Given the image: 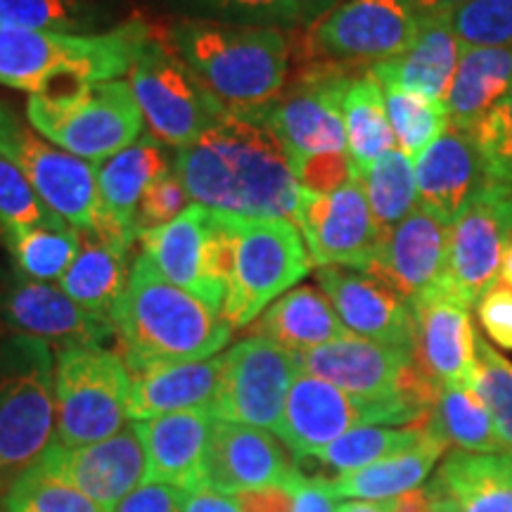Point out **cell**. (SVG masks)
<instances>
[{
  "instance_id": "6da1fadb",
  "label": "cell",
  "mask_w": 512,
  "mask_h": 512,
  "mask_svg": "<svg viewBox=\"0 0 512 512\" xmlns=\"http://www.w3.org/2000/svg\"><path fill=\"white\" fill-rule=\"evenodd\" d=\"M174 169L192 204L238 219H285L297 226L302 185L259 112H223L195 143L176 150Z\"/></svg>"
},
{
  "instance_id": "7a4b0ae2",
  "label": "cell",
  "mask_w": 512,
  "mask_h": 512,
  "mask_svg": "<svg viewBox=\"0 0 512 512\" xmlns=\"http://www.w3.org/2000/svg\"><path fill=\"white\" fill-rule=\"evenodd\" d=\"M110 320L131 375L219 356L233 335L221 311L169 283L145 254L133 261L126 292Z\"/></svg>"
},
{
  "instance_id": "3957f363",
  "label": "cell",
  "mask_w": 512,
  "mask_h": 512,
  "mask_svg": "<svg viewBox=\"0 0 512 512\" xmlns=\"http://www.w3.org/2000/svg\"><path fill=\"white\" fill-rule=\"evenodd\" d=\"M169 46L230 112L266 110L290 81V38L283 29L176 19Z\"/></svg>"
},
{
  "instance_id": "277c9868",
  "label": "cell",
  "mask_w": 512,
  "mask_h": 512,
  "mask_svg": "<svg viewBox=\"0 0 512 512\" xmlns=\"http://www.w3.org/2000/svg\"><path fill=\"white\" fill-rule=\"evenodd\" d=\"M155 36L143 17H128L105 34L0 31V86L29 95L114 81Z\"/></svg>"
},
{
  "instance_id": "5b68a950",
  "label": "cell",
  "mask_w": 512,
  "mask_h": 512,
  "mask_svg": "<svg viewBox=\"0 0 512 512\" xmlns=\"http://www.w3.org/2000/svg\"><path fill=\"white\" fill-rule=\"evenodd\" d=\"M57 441L55 358L41 339H0V489Z\"/></svg>"
},
{
  "instance_id": "8992f818",
  "label": "cell",
  "mask_w": 512,
  "mask_h": 512,
  "mask_svg": "<svg viewBox=\"0 0 512 512\" xmlns=\"http://www.w3.org/2000/svg\"><path fill=\"white\" fill-rule=\"evenodd\" d=\"M27 121L38 136L98 164L143 136V114L128 81H100L29 95Z\"/></svg>"
},
{
  "instance_id": "52a82bcc",
  "label": "cell",
  "mask_w": 512,
  "mask_h": 512,
  "mask_svg": "<svg viewBox=\"0 0 512 512\" xmlns=\"http://www.w3.org/2000/svg\"><path fill=\"white\" fill-rule=\"evenodd\" d=\"M233 230V264L226 280L223 316L247 328L275 299L294 290L311 273L313 261L299 228L285 219H238Z\"/></svg>"
},
{
  "instance_id": "ba28073f",
  "label": "cell",
  "mask_w": 512,
  "mask_h": 512,
  "mask_svg": "<svg viewBox=\"0 0 512 512\" xmlns=\"http://www.w3.org/2000/svg\"><path fill=\"white\" fill-rule=\"evenodd\" d=\"M131 370L105 347L60 349L55 356L57 444L76 448L110 439L128 425Z\"/></svg>"
},
{
  "instance_id": "9c48e42d",
  "label": "cell",
  "mask_w": 512,
  "mask_h": 512,
  "mask_svg": "<svg viewBox=\"0 0 512 512\" xmlns=\"http://www.w3.org/2000/svg\"><path fill=\"white\" fill-rule=\"evenodd\" d=\"M128 86L143 121L164 145L183 150L226 112L166 36H152L128 72Z\"/></svg>"
},
{
  "instance_id": "30bf717a",
  "label": "cell",
  "mask_w": 512,
  "mask_h": 512,
  "mask_svg": "<svg viewBox=\"0 0 512 512\" xmlns=\"http://www.w3.org/2000/svg\"><path fill=\"white\" fill-rule=\"evenodd\" d=\"M422 27L413 0H342L335 10L302 29L306 62L373 64L411 48Z\"/></svg>"
},
{
  "instance_id": "8fae6325",
  "label": "cell",
  "mask_w": 512,
  "mask_h": 512,
  "mask_svg": "<svg viewBox=\"0 0 512 512\" xmlns=\"http://www.w3.org/2000/svg\"><path fill=\"white\" fill-rule=\"evenodd\" d=\"M349 64L306 62L259 117L271 126L292 169L325 152H349L342 102Z\"/></svg>"
},
{
  "instance_id": "7c38bea8",
  "label": "cell",
  "mask_w": 512,
  "mask_h": 512,
  "mask_svg": "<svg viewBox=\"0 0 512 512\" xmlns=\"http://www.w3.org/2000/svg\"><path fill=\"white\" fill-rule=\"evenodd\" d=\"M427 415L430 411L413 403L358 399L316 375L299 373L287 394L283 420L275 434L292 456L311 458L356 427L415 425Z\"/></svg>"
},
{
  "instance_id": "4fadbf2b",
  "label": "cell",
  "mask_w": 512,
  "mask_h": 512,
  "mask_svg": "<svg viewBox=\"0 0 512 512\" xmlns=\"http://www.w3.org/2000/svg\"><path fill=\"white\" fill-rule=\"evenodd\" d=\"M297 356L299 373L316 375L366 401H403L432 411L439 389L415 368L413 351L347 335Z\"/></svg>"
},
{
  "instance_id": "5bb4252c",
  "label": "cell",
  "mask_w": 512,
  "mask_h": 512,
  "mask_svg": "<svg viewBox=\"0 0 512 512\" xmlns=\"http://www.w3.org/2000/svg\"><path fill=\"white\" fill-rule=\"evenodd\" d=\"M0 150L15 159L38 197L62 221H67L81 235H93L98 230V166L69 155L38 136L34 128L22 124L3 102H0Z\"/></svg>"
},
{
  "instance_id": "9a60e30c",
  "label": "cell",
  "mask_w": 512,
  "mask_h": 512,
  "mask_svg": "<svg viewBox=\"0 0 512 512\" xmlns=\"http://www.w3.org/2000/svg\"><path fill=\"white\" fill-rule=\"evenodd\" d=\"M297 375L292 351L249 335L223 354V373L209 411L216 420L275 434Z\"/></svg>"
},
{
  "instance_id": "2e32d148",
  "label": "cell",
  "mask_w": 512,
  "mask_h": 512,
  "mask_svg": "<svg viewBox=\"0 0 512 512\" xmlns=\"http://www.w3.org/2000/svg\"><path fill=\"white\" fill-rule=\"evenodd\" d=\"M512 233V188L482 183L448 228L444 283L467 306H475L501 275Z\"/></svg>"
},
{
  "instance_id": "e0dca14e",
  "label": "cell",
  "mask_w": 512,
  "mask_h": 512,
  "mask_svg": "<svg viewBox=\"0 0 512 512\" xmlns=\"http://www.w3.org/2000/svg\"><path fill=\"white\" fill-rule=\"evenodd\" d=\"M297 228L318 268L339 266L368 273L382 240L358 176L335 192L302 188Z\"/></svg>"
},
{
  "instance_id": "ac0fdd59",
  "label": "cell",
  "mask_w": 512,
  "mask_h": 512,
  "mask_svg": "<svg viewBox=\"0 0 512 512\" xmlns=\"http://www.w3.org/2000/svg\"><path fill=\"white\" fill-rule=\"evenodd\" d=\"M0 323L57 351L102 347L114 337L112 320L81 309L60 285L41 283L17 268L0 275Z\"/></svg>"
},
{
  "instance_id": "d6986e66",
  "label": "cell",
  "mask_w": 512,
  "mask_h": 512,
  "mask_svg": "<svg viewBox=\"0 0 512 512\" xmlns=\"http://www.w3.org/2000/svg\"><path fill=\"white\" fill-rule=\"evenodd\" d=\"M415 318L413 361L439 392L444 387L475 389L477 330L470 306L441 283L411 304Z\"/></svg>"
},
{
  "instance_id": "ffe728a7",
  "label": "cell",
  "mask_w": 512,
  "mask_h": 512,
  "mask_svg": "<svg viewBox=\"0 0 512 512\" xmlns=\"http://www.w3.org/2000/svg\"><path fill=\"white\" fill-rule=\"evenodd\" d=\"M316 278L351 335L413 351V309L387 283L370 273L339 266L318 268Z\"/></svg>"
},
{
  "instance_id": "44dd1931",
  "label": "cell",
  "mask_w": 512,
  "mask_h": 512,
  "mask_svg": "<svg viewBox=\"0 0 512 512\" xmlns=\"http://www.w3.org/2000/svg\"><path fill=\"white\" fill-rule=\"evenodd\" d=\"M43 460L105 512H114L131 491L145 484L147 475L145 448L136 422H128L114 437L95 444L67 448L55 441Z\"/></svg>"
},
{
  "instance_id": "7402d4cb",
  "label": "cell",
  "mask_w": 512,
  "mask_h": 512,
  "mask_svg": "<svg viewBox=\"0 0 512 512\" xmlns=\"http://www.w3.org/2000/svg\"><path fill=\"white\" fill-rule=\"evenodd\" d=\"M299 475L302 472L292 465L285 444L273 432L216 420L204 489L238 496L264 486L292 484Z\"/></svg>"
},
{
  "instance_id": "603a6c76",
  "label": "cell",
  "mask_w": 512,
  "mask_h": 512,
  "mask_svg": "<svg viewBox=\"0 0 512 512\" xmlns=\"http://www.w3.org/2000/svg\"><path fill=\"white\" fill-rule=\"evenodd\" d=\"M448 228L451 223L418 207L382 235L368 273L413 304L444 278Z\"/></svg>"
},
{
  "instance_id": "cb8c5ba5",
  "label": "cell",
  "mask_w": 512,
  "mask_h": 512,
  "mask_svg": "<svg viewBox=\"0 0 512 512\" xmlns=\"http://www.w3.org/2000/svg\"><path fill=\"white\" fill-rule=\"evenodd\" d=\"M214 425L209 408L136 422L147 460L145 482L176 486L185 494L204 489Z\"/></svg>"
},
{
  "instance_id": "d4e9b609",
  "label": "cell",
  "mask_w": 512,
  "mask_h": 512,
  "mask_svg": "<svg viewBox=\"0 0 512 512\" xmlns=\"http://www.w3.org/2000/svg\"><path fill=\"white\" fill-rule=\"evenodd\" d=\"M98 166L100 216L93 235L136 240V211L145 190L166 171L174 169L169 145L147 133L136 143L102 159Z\"/></svg>"
},
{
  "instance_id": "484cf974",
  "label": "cell",
  "mask_w": 512,
  "mask_h": 512,
  "mask_svg": "<svg viewBox=\"0 0 512 512\" xmlns=\"http://www.w3.org/2000/svg\"><path fill=\"white\" fill-rule=\"evenodd\" d=\"M143 254L169 283L188 290L223 313L226 292L209 273V209L190 204L181 216L136 235Z\"/></svg>"
},
{
  "instance_id": "4316f807",
  "label": "cell",
  "mask_w": 512,
  "mask_h": 512,
  "mask_svg": "<svg viewBox=\"0 0 512 512\" xmlns=\"http://www.w3.org/2000/svg\"><path fill=\"white\" fill-rule=\"evenodd\" d=\"M413 164L418 207L432 211L446 223H453L484 183V164L470 133L453 126L415 157Z\"/></svg>"
},
{
  "instance_id": "83f0119b",
  "label": "cell",
  "mask_w": 512,
  "mask_h": 512,
  "mask_svg": "<svg viewBox=\"0 0 512 512\" xmlns=\"http://www.w3.org/2000/svg\"><path fill=\"white\" fill-rule=\"evenodd\" d=\"M427 489L434 512H512V453H448Z\"/></svg>"
},
{
  "instance_id": "f1b7e54d",
  "label": "cell",
  "mask_w": 512,
  "mask_h": 512,
  "mask_svg": "<svg viewBox=\"0 0 512 512\" xmlns=\"http://www.w3.org/2000/svg\"><path fill=\"white\" fill-rule=\"evenodd\" d=\"M463 50L448 17H422L420 34L411 48L392 60L373 64L370 74L382 86H396L444 102Z\"/></svg>"
},
{
  "instance_id": "f546056e",
  "label": "cell",
  "mask_w": 512,
  "mask_h": 512,
  "mask_svg": "<svg viewBox=\"0 0 512 512\" xmlns=\"http://www.w3.org/2000/svg\"><path fill=\"white\" fill-rule=\"evenodd\" d=\"M223 373V354L190 363H169L131 375L128 420L211 408Z\"/></svg>"
},
{
  "instance_id": "4dcf8cb0",
  "label": "cell",
  "mask_w": 512,
  "mask_h": 512,
  "mask_svg": "<svg viewBox=\"0 0 512 512\" xmlns=\"http://www.w3.org/2000/svg\"><path fill=\"white\" fill-rule=\"evenodd\" d=\"M252 337H264L292 354L318 349L351 335L320 287L299 285L254 320Z\"/></svg>"
},
{
  "instance_id": "1f68e13d",
  "label": "cell",
  "mask_w": 512,
  "mask_h": 512,
  "mask_svg": "<svg viewBox=\"0 0 512 512\" xmlns=\"http://www.w3.org/2000/svg\"><path fill=\"white\" fill-rule=\"evenodd\" d=\"M446 448L448 441L432 430L427 418V434L418 446L323 482L337 501H387L406 491L420 489Z\"/></svg>"
},
{
  "instance_id": "d6a6232c",
  "label": "cell",
  "mask_w": 512,
  "mask_h": 512,
  "mask_svg": "<svg viewBox=\"0 0 512 512\" xmlns=\"http://www.w3.org/2000/svg\"><path fill=\"white\" fill-rule=\"evenodd\" d=\"M133 242L107 238V235H81V252L67 273L60 278L67 292L81 309L100 318H112L128 285V249Z\"/></svg>"
},
{
  "instance_id": "836d02e7",
  "label": "cell",
  "mask_w": 512,
  "mask_h": 512,
  "mask_svg": "<svg viewBox=\"0 0 512 512\" xmlns=\"http://www.w3.org/2000/svg\"><path fill=\"white\" fill-rule=\"evenodd\" d=\"M512 88V48H465L444 105L448 121L470 133Z\"/></svg>"
},
{
  "instance_id": "e575fe53",
  "label": "cell",
  "mask_w": 512,
  "mask_h": 512,
  "mask_svg": "<svg viewBox=\"0 0 512 512\" xmlns=\"http://www.w3.org/2000/svg\"><path fill=\"white\" fill-rule=\"evenodd\" d=\"M128 17V0H0V31L105 34Z\"/></svg>"
},
{
  "instance_id": "d590c367",
  "label": "cell",
  "mask_w": 512,
  "mask_h": 512,
  "mask_svg": "<svg viewBox=\"0 0 512 512\" xmlns=\"http://www.w3.org/2000/svg\"><path fill=\"white\" fill-rule=\"evenodd\" d=\"M342 112L349 157L354 162L356 174L361 176L396 145L380 81L370 72L354 76L344 93Z\"/></svg>"
},
{
  "instance_id": "8d00e7d4",
  "label": "cell",
  "mask_w": 512,
  "mask_h": 512,
  "mask_svg": "<svg viewBox=\"0 0 512 512\" xmlns=\"http://www.w3.org/2000/svg\"><path fill=\"white\" fill-rule=\"evenodd\" d=\"M15 268L41 283H60L81 252V233L69 223L34 228H10L0 233Z\"/></svg>"
},
{
  "instance_id": "74e56055",
  "label": "cell",
  "mask_w": 512,
  "mask_h": 512,
  "mask_svg": "<svg viewBox=\"0 0 512 512\" xmlns=\"http://www.w3.org/2000/svg\"><path fill=\"white\" fill-rule=\"evenodd\" d=\"M432 430L467 453H505L489 408L475 389L444 387L430 411Z\"/></svg>"
},
{
  "instance_id": "f35d334b",
  "label": "cell",
  "mask_w": 512,
  "mask_h": 512,
  "mask_svg": "<svg viewBox=\"0 0 512 512\" xmlns=\"http://www.w3.org/2000/svg\"><path fill=\"white\" fill-rule=\"evenodd\" d=\"M427 418L422 422H415V425L403 427H356V430L342 434L332 444L320 448L311 458H316L318 463L339 472V475L361 470V467L373 465L377 460L399 456V453L408 451V448L418 446L427 434Z\"/></svg>"
},
{
  "instance_id": "ab89813d",
  "label": "cell",
  "mask_w": 512,
  "mask_h": 512,
  "mask_svg": "<svg viewBox=\"0 0 512 512\" xmlns=\"http://www.w3.org/2000/svg\"><path fill=\"white\" fill-rule=\"evenodd\" d=\"M358 178H361L370 211H373L382 235L399 226L411 211L418 209L415 164L399 147L377 159L366 174Z\"/></svg>"
},
{
  "instance_id": "60d3db41",
  "label": "cell",
  "mask_w": 512,
  "mask_h": 512,
  "mask_svg": "<svg viewBox=\"0 0 512 512\" xmlns=\"http://www.w3.org/2000/svg\"><path fill=\"white\" fill-rule=\"evenodd\" d=\"M178 19L271 27L283 31L304 29V15L297 0H159Z\"/></svg>"
},
{
  "instance_id": "b9f144b4",
  "label": "cell",
  "mask_w": 512,
  "mask_h": 512,
  "mask_svg": "<svg viewBox=\"0 0 512 512\" xmlns=\"http://www.w3.org/2000/svg\"><path fill=\"white\" fill-rule=\"evenodd\" d=\"M3 512H105L79 486L38 460L8 486Z\"/></svg>"
},
{
  "instance_id": "7bdbcfd3",
  "label": "cell",
  "mask_w": 512,
  "mask_h": 512,
  "mask_svg": "<svg viewBox=\"0 0 512 512\" xmlns=\"http://www.w3.org/2000/svg\"><path fill=\"white\" fill-rule=\"evenodd\" d=\"M382 91L396 145L411 159L422 155L451 126L446 105L441 100L425 98V95L411 91H401L396 86H382Z\"/></svg>"
},
{
  "instance_id": "ee69618b",
  "label": "cell",
  "mask_w": 512,
  "mask_h": 512,
  "mask_svg": "<svg viewBox=\"0 0 512 512\" xmlns=\"http://www.w3.org/2000/svg\"><path fill=\"white\" fill-rule=\"evenodd\" d=\"M475 392L489 408L505 453H512V361L477 335Z\"/></svg>"
},
{
  "instance_id": "f6af8a7d",
  "label": "cell",
  "mask_w": 512,
  "mask_h": 512,
  "mask_svg": "<svg viewBox=\"0 0 512 512\" xmlns=\"http://www.w3.org/2000/svg\"><path fill=\"white\" fill-rule=\"evenodd\" d=\"M55 223L67 221L46 207L15 159L0 150V233L10 228L55 226Z\"/></svg>"
},
{
  "instance_id": "bcb514c9",
  "label": "cell",
  "mask_w": 512,
  "mask_h": 512,
  "mask_svg": "<svg viewBox=\"0 0 512 512\" xmlns=\"http://www.w3.org/2000/svg\"><path fill=\"white\" fill-rule=\"evenodd\" d=\"M448 22L463 48H512V0H472Z\"/></svg>"
},
{
  "instance_id": "7dc6e473",
  "label": "cell",
  "mask_w": 512,
  "mask_h": 512,
  "mask_svg": "<svg viewBox=\"0 0 512 512\" xmlns=\"http://www.w3.org/2000/svg\"><path fill=\"white\" fill-rule=\"evenodd\" d=\"M192 204L188 188H185L176 169L166 171L145 190L143 200L136 211V235L143 230L159 228L164 223L178 219Z\"/></svg>"
},
{
  "instance_id": "c3c4849f",
  "label": "cell",
  "mask_w": 512,
  "mask_h": 512,
  "mask_svg": "<svg viewBox=\"0 0 512 512\" xmlns=\"http://www.w3.org/2000/svg\"><path fill=\"white\" fill-rule=\"evenodd\" d=\"M484 171L503 162L512 152V88L486 117L470 131Z\"/></svg>"
},
{
  "instance_id": "681fc988",
  "label": "cell",
  "mask_w": 512,
  "mask_h": 512,
  "mask_svg": "<svg viewBox=\"0 0 512 512\" xmlns=\"http://www.w3.org/2000/svg\"><path fill=\"white\" fill-rule=\"evenodd\" d=\"M299 185L311 192H335L358 176L349 152H325L294 166Z\"/></svg>"
},
{
  "instance_id": "f907efd6",
  "label": "cell",
  "mask_w": 512,
  "mask_h": 512,
  "mask_svg": "<svg viewBox=\"0 0 512 512\" xmlns=\"http://www.w3.org/2000/svg\"><path fill=\"white\" fill-rule=\"evenodd\" d=\"M479 323L491 342L512 351V287L496 285L477 302Z\"/></svg>"
},
{
  "instance_id": "816d5d0a",
  "label": "cell",
  "mask_w": 512,
  "mask_h": 512,
  "mask_svg": "<svg viewBox=\"0 0 512 512\" xmlns=\"http://www.w3.org/2000/svg\"><path fill=\"white\" fill-rule=\"evenodd\" d=\"M185 491L169 484H140L121 501L114 512H183Z\"/></svg>"
},
{
  "instance_id": "f5cc1de1",
  "label": "cell",
  "mask_w": 512,
  "mask_h": 512,
  "mask_svg": "<svg viewBox=\"0 0 512 512\" xmlns=\"http://www.w3.org/2000/svg\"><path fill=\"white\" fill-rule=\"evenodd\" d=\"M297 479H294V482H297ZM294 482L245 491V494L235 496V501H238V505H240V512H292L294 510Z\"/></svg>"
},
{
  "instance_id": "db71d44e",
  "label": "cell",
  "mask_w": 512,
  "mask_h": 512,
  "mask_svg": "<svg viewBox=\"0 0 512 512\" xmlns=\"http://www.w3.org/2000/svg\"><path fill=\"white\" fill-rule=\"evenodd\" d=\"M292 512H339L337 498L330 494L323 477H299L294 482Z\"/></svg>"
},
{
  "instance_id": "11a10c76",
  "label": "cell",
  "mask_w": 512,
  "mask_h": 512,
  "mask_svg": "<svg viewBox=\"0 0 512 512\" xmlns=\"http://www.w3.org/2000/svg\"><path fill=\"white\" fill-rule=\"evenodd\" d=\"M183 512H240L235 496L214 489H200L185 496Z\"/></svg>"
},
{
  "instance_id": "9f6ffc18",
  "label": "cell",
  "mask_w": 512,
  "mask_h": 512,
  "mask_svg": "<svg viewBox=\"0 0 512 512\" xmlns=\"http://www.w3.org/2000/svg\"><path fill=\"white\" fill-rule=\"evenodd\" d=\"M387 512H434V498L427 486L382 501Z\"/></svg>"
},
{
  "instance_id": "6f0895ef",
  "label": "cell",
  "mask_w": 512,
  "mask_h": 512,
  "mask_svg": "<svg viewBox=\"0 0 512 512\" xmlns=\"http://www.w3.org/2000/svg\"><path fill=\"white\" fill-rule=\"evenodd\" d=\"M467 3H472V0H413L415 10L422 17H448Z\"/></svg>"
},
{
  "instance_id": "680465c9",
  "label": "cell",
  "mask_w": 512,
  "mask_h": 512,
  "mask_svg": "<svg viewBox=\"0 0 512 512\" xmlns=\"http://www.w3.org/2000/svg\"><path fill=\"white\" fill-rule=\"evenodd\" d=\"M297 3H299V8H302L304 24L309 27V24L316 22V19L325 17L330 10H335L342 0H297Z\"/></svg>"
},
{
  "instance_id": "91938a15",
  "label": "cell",
  "mask_w": 512,
  "mask_h": 512,
  "mask_svg": "<svg viewBox=\"0 0 512 512\" xmlns=\"http://www.w3.org/2000/svg\"><path fill=\"white\" fill-rule=\"evenodd\" d=\"M484 183L512 188V152L503 159V162H498L496 166H491L489 171H484Z\"/></svg>"
},
{
  "instance_id": "94428289",
  "label": "cell",
  "mask_w": 512,
  "mask_h": 512,
  "mask_svg": "<svg viewBox=\"0 0 512 512\" xmlns=\"http://www.w3.org/2000/svg\"><path fill=\"white\" fill-rule=\"evenodd\" d=\"M339 512H387L382 501H344L339 503Z\"/></svg>"
},
{
  "instance_id": "6125c7cd",
  "label": "cell",
  "mask_w": 512,
  "mask_h": 512,
  "mask_svg": "<svg viewBox=\"0 0 512 512\" xmlns=\"http://www.w3.org/2000/svg\"><path fill=\"white\" fill-rule=\"evenodd\" d=\"M498 283L512 287V233H510L508 245H505V252H503L501 275H498Z\"/></svg>"
}]
</instances>
